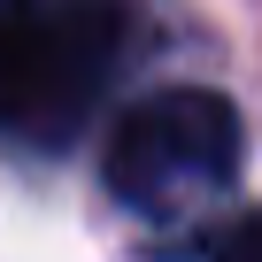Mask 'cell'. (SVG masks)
Listing matches in <instances>:
<instances>
[{"mask_svg":"<svg viewBox=\"0 0 262 262\" xmlns=\"http://www.w3.org/2000/svg\"><path fill=\"white\" fill-rule=\"evenodd\" d=\"M254 247H262L254 216H231V224H224V239H216V262H254Z\"/></svg>","mask_w":262,"mask_h":262,"instance_id":"3957f363","label":"cell"},{"mask_svg":"<svg viewBox=\"0 0 262 262\" xmlns=\"http://www.w3.org/2000/svg\"><path fill=\"white\" fill-rule=\"evenodd\" d=\"M239 170H247V123L224 93H201V85H170L123 108L100 155L108 193L155 231L208 224L239 193Z\"/></svg>","mask_w":262,"mask_h":262,"instance_id":"7a4b0ae2","label":"cell"},{"mask_svg":"<svg viewBox=\"0 0 262 262\" xmlns=\"http://www.w3.org/2000/svg\"><path fill=\"white\" fill-rule=\"evenodd\" d=\"M139 39L131 0H0V131L39 147L77 139Z\"/></svg>","mask_w":262,"mask_h":262,"instance_id":"6da1fadb","label":"cell"}]
</instances>
